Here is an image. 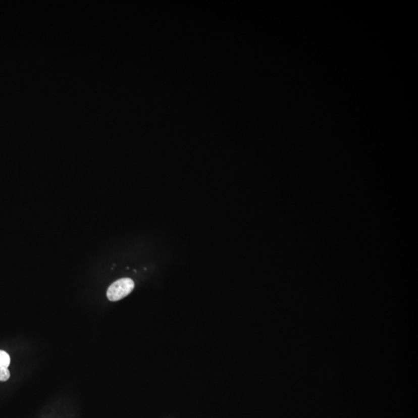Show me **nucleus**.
Returning <instances> with one entry per match:
<instances>
[{
  "label": "nucleus",
  "instance_id": "f257e3e1",
  "mask_svg": "<svg viewBox=\"0 0 418 418\" xmlns=\"http://www.w3.org/2000/svg\"><path fill=\"white\" fill-rule=\"evenodd\" d=\"M134 282L130 278H122L110 285L107 290V297L111 301L124 298L133 291Z\"/></svg>",
  "mask_w": 418,
  "mask_h": 418
},
{
  "label": "nucleus",
  "instance_id": "f03ea898",
  "mask_svg": "<svg viewBox=\"0 0 418 418\" xmlns=\"http://www.w3.org/2000/svg\"><path fill=\"white\" fill-rule=\"evenodd\" d=\"M10 365V355L5 351L0 350V369L8 368Z\"/></svg>",
  "mask_w": 418,
  "mask_h": 418
},
{
  "label": "nucleus",
  "instance_id": "7ed1b4c3",
  "mask_svg": "<svg viewBox=\"0 0 418 418\" xmlns=\"http://www.w3.org/2000/svg\"><path fill=\"white\" fill-rule=\"evenodd\" d=\"M10 373L8 368L0 369V381L5 382L10 379Z\"/></svg>",
  "mask_w": 418,
  "mask_h": 418
}]
</instances>
